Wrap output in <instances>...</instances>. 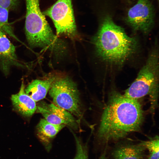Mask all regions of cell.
<instances>
[{"label": "cell", "instance_id": "1", "mask_svg": "<svg viewBox=\"0 0 159 159\" xmlns=\"http://www.w3.org/2000/svg\"><path fill=\"white\" fill-rule=\"evenodd\" d=\"M143 112L137 100L111 92L104 108L97 135L103 144L117 141L140 129Z\"/></svg>", "mask_w": 159, "mask_h": 159}, {"label": "cell", "instance_id": "2", "mask_svg": "<svg viewBox=\"0 0 159 159\" xmlns=\"http://www.w3.org/2000/svg\"><path fill=\"white\" fill-rule=\"evenodd\" d=\"M94 43L96 54L102 60L117 66L123 64L130 58L138 46L136 38L128 36L123 29L108 16L103 20L94 37Z\"/></svg>", "mask_w": 159, "mask_h": 159}, {"label": "cell", "instance_id": "3", "mask_svg": "<svg viewBox=\"0 0 159 159\" xmlns=\"http://www.w3.org/2000/svg\"><path fill=\"white\" fill-rule=\"evenodd\" d=\"M158 82L159 52L156 44L136 78L123 95L126 97L137 100L148 95L150 111L154 114L158 105Z\"/></svg>", "mask_w": 159, "mask_h": 159}, {"label": "cell", "instance_id": "4", "mask_svg": "<svg viewBox=\"0 0 159 159\" xmlns=\"http://www.w3.org/2000/svg\"><path fill=\"white\" fill-rule=\"evenodd\" d=\"M26 12L25 29L27 41L32 47L50 48L57 42L40 10L39 0H25Z\"/></svg>", "mask_w": 159, "mask_h": 159}, {"label": "cell", "instance_id": "5", "mask_svg": "<svg viewBox=\"0 0 159 159\" xmlns=\"http://www.w3.org/2000/svg\"><path fill=\"white\" fill-rule=\"evenodd\" d=\"M48 92L54 104L68 111L80 121L83 118L80 92L71 79L67 77L55 79Z\"/></svg>", "mask_w": 159, "mask_h": 159}, {"label": "cell", "instance_id": "6", "mask_svg": "<svg viewBox=\"0 0 159 159\" xmlns=\"http://www.w3.org/2000/svg\"><path fill=\"white\" fill-rule=\"evenodd\" d=\"M42 13L52 19L57 35L71 37L76 35L77 27L72 0H57Z\"/></svg>", "mask_w": 159, "mask_h": 159}, {"label": "cell", "instance_id": "7", "mask_svg": "<svg viewBox=\"0 0 159 159\" xmlns=\"http://www.w3.org/2000/svg\"><path fill=\"white\" fill-rule=\"evenodd\" d=\"M127 22L133 29L145 34L150 32L154 23L153 7L149 0H138L129 10Z\"/></svg>", "mask_w": 159, "mask_h": 159}, {"label": "cell", "instance_id": "8", "mask_svg": "<svg viewBox=\"0 0 159 159\" xmlns=\"http://www.w3.org/2000/svg\"><path fill=\"white\" fill-rule=\"evenodd\" d=\"M36 112L41 113L50 123L57 125H64L70 129L77 131L80 128V121L68 111L53 103L40 102L37 106Z\"/></svg>", "mask_w": 159, "mask_h": 159}, {"label": "cell", "instance_id": "9", "mask_svg": "<svg viewBox=\"0 0 159 159\" xmlns=\"http://www.w3.org/2000/svg\"><path fill=\"white\" fill-rule=\"evenodd\" d=\"M12 66L24 67L18 59L15 47L8 38L6 33L0 28V68L7 75Z\"/></svg>", "mask_w": 159, "mask_h": 159}, {"label": "cell", "instance_id": "10", "mask_svg": "<svg viewBox=\"0 0 159 159\" xmlns=\"http://www.w3.org/2000/svg\"><path fill=\"white\" fill-rule=\"evenodd\" d=\"M66 126L64 125L53 124L41 119L37 126V135L46 150L50 151L52 146V142L57 134Z\"/></svg>", "mask_w": 159, "mask_h": 159}, {"label": "cell", "instance_id": "11", "mask_svg": "<svg viewBox=\"0 0 159 159\" xmlns=\"http://www.w3.org/2000/svg\"><path fill=\"white\" fill-rule=\"evenodd\" d=\"M11 100L15 109L23 116L30 117L36 111V102L25 92L23 82L19 92L12 95Z\"/></svg>", "mask_w": 159, "mask_h": 159}, {"label": "cell", "instance_id": "12", "mask_svg": "<svg viewBox=\"0 0 159 159\" xmlns=\"http://www.w3.org/2000/svg\"><path fill=\"white\" fill-rule=\"evenodd\" d=\"M145 150L141 143L137 144L127 143L115 148L112 155L114 159H143Z\"/></svg>", "mask_w": 159, "mask_h": 159}, {"label": "cell", "instance_id": "13", "mask_svg": "<svg viewBox=\"0 0 159 159\" xmlns=\"http://www.w3.org/2000/svg\"><path fill=\"white\" fill-rule=\"evenodd\" d=\"M55 79L53 77L45 80H34L25 88V92L35 102L39 101L45 97Z\"/></svg>", "mask_w": 159, "mask_h": 159}, {"label": "cell", "instance_id": "14", "mask_svg": "<svg viewBox=\"0 0 159 159\" xmlns=\"http://www.w3.org/2000/svg\"><path fill=\"white\" fill-rule=\"evenodd\" d=\"M9 11L7 9L0 6V28L6 34L20 42L14 34L13 29L9 22Z\"/></svg>", "mask_w": 159, "mask_h": 159}, {"label": "cell", "instance_id": "15", "mask_svg": "<svg viewBox=\"0 0 159 159\" xmlns=\"http://www.w3.org/2000/svg\"><path fill=\"white\" fill-rule=\"evenodd\" d=\"M159 137L157 136L150 140L141 142L148 151V159H159Z\"/></svg>", "mask_w": 159, "mask_h": 159}, {"label": "cell", "instance_id": "16", "mask_svg": "<svg viewBox=\"0 0 159 159\" xmlns=\"http://www.w3.org/2000/svg\"><path fill=\"white\" fill-rule=\"evenodd\" d=\"M71 130L74 138L76 146V154L73 159H89L87 145Z\"/></svg>", "mask_w": 159, "mask_h": 159}, {"label": "cell", "instance_id": "17", "mask_svg": "<svg viewBox=\"0 0 159 159\" xmlns=\"http://www.w3.org/2000/svg\"><path fill=\"white\" fill-rule=\"evenodd\" d=\"M19 0H0V6L9 11L15 9L17 6Z\"/></svg>", "mask_w": 159, "mask_h": 159}, {"label": "cell", "instance_id": "18", "mask_svg": "<svg viewBox=\"0 0 159 159\" xmlns=\"http://www.w3.org/2000/svg\"><path fill=\"white\" fill-rule=\"evenodd\" d=\"M99 159H107L106 156V153L105 151L100 157Z\"/></svg>", "mask_w": 159, "mask_h": 159}]
</instances>
